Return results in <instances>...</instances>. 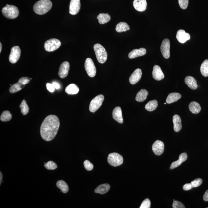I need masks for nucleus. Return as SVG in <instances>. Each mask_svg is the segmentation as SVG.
I'll list each match as a JSON object with an SVG mask.
<instances>
[{
    "label": "nucleus",
    "instance_id": "1",
    "mask_svg": "<svg viewBox=\"0 0 208 208\" xmlns=\"http://www.w3.org/2000/svg\"><path fill=\"white\" fill-rule=\"evenodd\" d=\"M60 126V120L56 116H47L40 126V133L42 138L46 141H52L58 133Z\"/></svg>",
    "mask_w": 208,
    "mask_h": 208
},
{
    "label": "nucleus",
    "instance_id": "2",
    "mask_svg": "<svg viewBox=\"0 0 208 208\" xmlns=\"http://www.w3.org/2000/svg\"><path fill=\"white\" fill-rule=\"evenodd\" d=\"M52 7V3L49 0H40L33 7L35 13L39 15H44L49 12Z\"/></svg>",
    "mask_w": 208,
    "mask_h": 208
},
{
    "label": "nucleus",
    "instance_id": "3",
    "mask_svg": "<svg viewBox=\"0 0 208 208\" xmlns=\"http://www.w3.org/2000/svg\"><path fill=\"white\" fill-rule=\"evenodd\" d=\"M94 49L98 61L101 64H103L107 59V52L106 49L99 44L94 45Z\"/></svg>",
    "mask_w": 208,
    "mask_h": 208
},
{
    "label": "nucleus",
    "instance_id": "4",
    "mask_svg": "<svg viewBox=\"0 0 208 208\" xmlns=\"http://www.w3.org/2000/svg\"><path fill=\"white\" fill-rule=\"evenodd\" d=\"M2 12L4 16L9 19L16 18L19 14V10L17 7L9 4H7L2 8Z\"/></svg>",
    "mask_w": 208,
    "mask_h": 208
},
{
    "label": "nucleus",
    "instance_id": "5",
    "mask_svg": "<svg viewBox=\"0 0 208 208\" xmlns=\"http://www.w3.org/2000/svg\"><path fill=\"white\" fill-rule=\"evenodd\" d=\"M108 162L112 166H119L123 163V157L121 155L117 153H110L108 155Z\"/></svg>",
    "mask_w": 208,
    "mask_h": 208
},
{
    "label": "nucleus",
    "instance_id": "6",
    "mask_svg": "<svg viewBox=\"0 0 208 208\" xmlns=\"http://www.w3.org/2000/svg\"><path fill=\"white\" fill-rule=\"evenodd\" d=\"M61 46V42L58 39L52 38L47 40L44 44L46 51L50 52L58 49Z\"/></svg>",
    "mask_w": 208,
    "mask_h": 208
},
{
    "label": "nucleus",
    "instance_id": "7",
    "mask_svg": "<svg viewBox=\"0 0 208 208\" xmlns=\"http://www.w3.org/2000/svg\"><path fill=\"white\" fill-rule=\"evenodd\" d=\"M104 100V97L102 94H99L94 98L90 102V111L92 113L95 112L102 106Z\"/></svg>",
    "mask_w": 208,
    "mask_h": 208
},
{
    "label": "nucleus",
    "instance_id": "8",
    "mask_svg": "<svg viewBox=\"0 0 208 208\" xmlns=\"http://www.w3.org/2000/svg\"><path fill=\"white\" fill-rule=\"evenodd\" d=\"M85 70L87 74L91 78L95 76L96 73V69L95 66L92 60L90 58L86 59L84 64Z\"/></svg>",
    "mask_w": 208,
    "mask_h": 208
},
{
    "label": "nucleus",
    "instance_id": "9",
    "mask_svg": "<svg viewBox=\"0 0 208 208\" xmlns=\"http://www.w3.org/2000/svg\"><path fill=\"white\" fill-rule=\"evenodd\" d=\"M21 51L18 46H15L12 48L9 60L12 64H15L18 61L21 56Z\"/></svg>",
    "mask_w": 208,
    "mask_h": 208
},
{
    "label": "nucleus",
    "instance_id": "10",
    "mask_svg": "<svg viewBox=\"0 0 208 208\" xmlns=\"http://www.w3.org/2000/svg\"><path fill=\"white\" fill-rule=\"evenodd\" d=\"M161 52L163 56L166 59H168L170 56V41L168 39H165L163 40L160 47Z\"/></svg>",
    "mask_w": 208,
    "mask_h": 208
},
{
    "label": "nucleus",
    "instance_id": "11",
    "mask_svg": "<svg viewBox=\"0 0 208 208\" xmlns=\"http://www.w3.org/2000/svg\"><path fill=\"white\" fill-rule=\"evenodd\" d=\"M81 8L80 0H71L69 5V13L71 14L75 15L79 13Z\"/></svg>",
    "mask_w": 208,
    "mask_h": 208
},
{
    "label": "nucleus",
    "instance_id": "12",
    "mask_svg": "<svg viewBox=\"0 0 208 208\" xmlns=\"http://www.w3.org/2000/svg\"><path fill=\"white\" fill-rule=\"evenodd\" d=\"M70 64L68 62L65 61L62 63L60 67L59 76L61 78H65L68 74Z\"/></svg>",
    "mask_w": 208,
    "mask_h": 208
},
{
    "label": "nucleus",
    "instance_id": "13",
    "mask_svg": "<svg viewBox=\"0 0 208 208\" xmlns=\"http://www.w3.org/2000/svg\"><path fill=\"white\" fill-rule=\"evenodd\" d=\"M152 150L155 155H160L164 150V144L162 141H156L152 145Z\"/></svg>",
    "mask_w": 208,
    "mask_h": 208
},
{
    "label": "nucleus",
    "instance_id": "14",
    "mask_svg": "<svg viewBox=\"0 0 208 208\" xmlns=\"http://www.w3.org/2000/svg\"><path fill=\"white\" fill-rule=\"evenodd\" d=\"M176 38L180 43L183 44L190 40L191 36L188 33L185 32L184 30L180 29L177 31Z\"/></svg>",
    "mask_w": 208,
    "mask_h": 208
},
{
    "label": "nucleus",
    "instance_id": "15",
    "mask_svg": "<svg viewBox=\"0 0 208 208\" xmlns=\"http://www.w3.org/2000/svg\"><path fill=\"white\" fill-rule=\"evenodd\" d=\"M152 76L154 79L157 81L161 80L164 79L165 76L161 67L157 65L154 66Z\"/></svg>",
    "mask_w": 208,
    "mask_h": 208
},
{
    "label": "nucleus",
    "instance_id": "16",
    "mask_svg": "<svg viewBox=\"0 0 208 208\" xmlns=\"http://www.w3.org/2000/svg\"><path fill=\"white\" fill-rule=\"evenodd\" d=\"M142 74L141 69L138 68L136 69L129 77V82L132 84H136L141 79Z\"/></svg>",
    "mask_w": 208,
    "mask_h": 208
},
{
    "label": "nucleus",
    "instance_id": "17",
    "mask_svg": "<svg viewBox=\"0 0 208 208\" xmlns=\"http://www.w3.org/2000/svg\"><path fill=\"white\" fill-rule=\"evenodd\" d=\"M133 5L137 11L143 12L147 9V4L146 0H134Z\"/></svg>",
    "mask_w": 208,
    "mask_h": 208
},
{
    "label": "nucleus",
    "instance_id": "18",
    "mask_svg": "<svg viewBox=\"0 0 208 208\" xmlns=\"http://www.w3.org/2000/svg\"><path fill=\"white\" fill-rule=\"evenodd\" d=\"M112 115L113 118L117 122L121 124L123 123L122 113L121 108L120 107L117 106L114 108L113 111Z\"/></svg>",
    "mask_w": 208,
    "mask_h": 208
},
{
    "label": "nucleus",
    "instance_id": "19",
    "mask_svg": "<svg viewBox=\"0 0 208 208\" xmlns=\"http://www.w3.org/2000/svg\"><path fill=\"white\" fill-rule=\"evenodd\" d=\"M147 52L146 49L144 48H141L139 49H135L131 51L129 55V58L133 59L137 57L143 56L145 55Z\"/></svg>",
    "mask_w": 208,
    "mask_h": 208
},
{
    "label": "nucleus",
    "instance_id": "20",
    "mask_svg": "<svg viewBox=\"0 0 208 208\" xmlns=\"http://www.w3.org/2000/svg\"><path fill=\"white\" fill-rule=\"evenodd\" d=\"M188 156L187 154L185 153L181 154L179 156V159L177 161L173 162L171 164L170 167V169L172 170L177 168L181 165L182 163L185 162L187 159Z\"/></svg>",
    "mask_w": 208,
    "mask_h": 208
},
{
    "label": "nucleus",
    "instance_id": "21",
    "mask_svg": "<svg viewBox=\"0 0 208 208\" xmlns=\"http://www.w3.org/2000/svg\"><path fill=\"white\" fill-rule=\"evenodd\" d=\"M173 128L176 132H179L182 129V121L180 116L177 114L173 116Z\"/></svg>",
    "mask_w": 208,
    "mask_h": 208
},
{
    "label": "nucleus",
    "instance_id": "22",
    "mask_svg": "<svg viewBox=\"0 0 208 208\" xmlns=\"http://www.w3.org/2000/svg\"><path fill=\"white\" fill-rule=\"evenodd\" d=\"M185 83L191 89L195 90L198 88L197 81L192 76H187L185 79Z\"/></svg>",
    "mask_w": 208,
    "mask_h": 208
},
{
    "label": "nucleus",
    "instance_id": "23",
    "mask_svg": "<svg viewBox=\"0 0 208 208\" xmlns=\"http://www.w3.org/2000/svg\"><path fill=\"white\" fill-rule=\"evenodd\" d=\"M181 95L177 93H170L167 97L166 102L167 103L171 104L173 102H177L181 98Z\"/></svg>",
    "mask_w": 208,
    "mask_h": 208
},
{
    "label": "nucleus",
    "instance_id": "24",
    "mask_svg": "<svg viewBox=\"0 0 208 208\" xmlns=\"http://www.w3.org/2000/svg\"><path fill=\"white\" fill-rule=\"evenodd\" d=\"M79 90V87L76 84H71L66 87L65 91L68 94L74 95L78 94Z\"/></svg>",
    "mask_w": 208,
    "mask_h": 208
},
{
    "label": "nucleus",
    "instance_id": "25",
    "mask_svg": "<svg viewBox=\"0 0 208 208\" xmlns=\"http://www.w3.org/2000/svg\"><path fill=\"white\" fill-rule=\"evenodd\" d=\"M148 94V92L147 90L141 89L137 93L136 97V100L139 102H143L147 99Z\"/></svg>",
    "mask_w": 208,
    "mask_h": 208
},
{
    "label": "nucleus",
    "instance_id": "26",
    "mask_svg": "<svg viewBox=\"0 0 208 208\" xmlns=\"http://www.w3.org/2000/svg\"><path fill=\"white\" fill-rule=\"evenodd\" d=\"M189 109L192 114H198L201 111V107L198 102H192L189 105Z\"/></svg>",
    "mask_w": 208,
    "mask_h": 208
},
{
    "label": "nucleus",
    "instance_id": "27",
    "mask_svg": "<svg viewBox=\"0 0 208 208\" xmlns=\"http://www.w3.org/2000/svg\"><path fill=\"white\" fill-rule=\"evenodd\" d=\"M99 23L101 25L107 23L111 19V17L108 13H100L97 16Z\"/></svg>",
    "mask_w": 208,
    "mask_h": 208
},
{
    "label": "nucleus",
    "instance_id": "28",
    "mask_svg": "<svg viewBox=\"0 0 208 208\" xmlns=\"http://www.w3.org/2000/svg\"><path fill=\"white\" fill-rule=\"evenodd\" d=\"M110 188V186L108 184H103L98 187L95 190L96 193L104 194L108 192Z\"/></svg>",
    "mask_w": 208,
    "mask_h": 208
},
{
    "label": "nucleus",
    "instance_id": "29",
    "mask_svg": "<svg viewBox=\"0 0 208 208\" xmlns=\"http://www.w3.org/2000/svg\"><path fill=\"white\" fill-rule=\"evenodd\" d=\"M130 29L129 25L126 22H120L117 24L116 26V31L118 33H122L123 32H126Z\"/></svg>",
    "mask_w": 208,
    "mask_h": 208
},
{
    "label": "nucleus",
    "instance_id": "30",
    "mask_svg": "<svg viewBox=\"0 0 208 208\" xmlns=\"http://www.w3.org/2000/svg\"><path fill=\"white\" fill-rule=\"evenodd\" d=\"M158 106V102L156 100L150 101L146 104L145 108L147 110L149 111H152L156 109Z\"/></svg>",
    "mask_w": 208,
    "mask_h": 208
},
{
    "label": "nucleus",
    "instance_id": "31",
    "mask_svg": "<svg viewBox=\"0 0 208 208\" xmlns=\"http://www.w3.org/2000/svg\"><path fill=\"white\" fill-rule=\"evenodd\" d=\"M56 186L61 190L63 193H67L69 191V187L67 184L64 181L60 180L57 182Z\"/></svg>",
    "mask_w": 208,
    "mask_h": 208
},
{
    "label": "nucleus",
    "instance_id": "32",
    "mask_svg": "<svg viewBox=\"0 0 208 208\" xmlns=\"http://www.w3.org/2000/svg\"><path fill=\"white\" fill-rule=\"evenodd\" d=\"M200 71L202 76H208V60H205L201 64Z\"/></svg>",
    "mask_w": 208,
    "mask_h": 208
},
{
    "label": "nucleus",
    "instance_id": "33",
    "mask_svg": "<svg viewBox=\"0 0 208 208\" xmlns=\"http://www.w3.org/2000/svg\"><path fill=\"white\" fill-rule=\"evenodd\" d=\"M12 117V114L9 111H5L1 114L0 120L2 121L6 122L10 121Z\"/></svg>",
    "mask_w": 208,
    "mask_h": 208
},
{
    "label": "nucleus",
    "instance_id": "34",
    "mask_svg": "<svg viewBox=\"0 0 208 208\" xmlns=\"http://www.w3.org/2000/svg\"><path fill=\"white\" fill-rule=\"evenodd\" d=\"M21 109V112L23 115H25L28 114L29 111V108L28 105H27L26 101L25 100H22L20 105Z\"/></svg>",
    "mask_w": 208,
    "mask_h": 208
},
{
    "label": "nucleus",
    "instance_id": "35",
    "mask_svg": "<svg viewBox=\"0 0 208 208\" xmlns=\"http://www.w3.org/2000/svg\"><path fill=\"white\" fill-rule=\"evenodd\" d=\"M22 85L17 83L12 85L10 89V92L11 93H14L18 92L22 89Z\"/></svg>",
    "mask_w": 208,
    "mask_h": 208
},
{
    "label": "nucleus",
    "instance_id": "36",
    "mask_svg": "<svg viewBox=\"0 0 208 208\" xmlns=\"http://www.w3.org/2000/svg\"><path fill=\"white\" fill-rule=\"evenodd\" d=\"M44 166L45 168L49 170H54L58 168L56 164L52 161H49L45 164Z\"/></svg>",
    "mask_w": 208,
    "mask_h": 208
},
{
    "label": "nucleus",
    "instance_id": "37",
    "mask_svg": "<svg viewBox=\"0 0 208 208\" xmlns=\"http://www.w3.org/2000/svg\"><path fill=\"white\" fill-rule=\"evenodd\" d=\"M203 180L202 179L200 178L197 179L195 180L192 181L191 182V184H192L193 187L195 188L200 186L202 183Z\"/></svg>",
    "mask_w": 208,
    "mask_h": 208
},
{
    "label": "nucleus",
    "instance_id": "38",
    "mask_svg": "<svg viewBox=\"0 0 208 208\" xmlns=\"http://www.w3.org/2000/svg\"><path fill=\"white\" fill-rule=\"evenodd\" d=\"M151 207V202L148 198H146L141 203L140 208H150Z\"/></svg>",
    "mask_w": 208,
    "mask_h": 208
},
{
    "label": "nucleus",
    "instance_id": "39",
    "mask_svg": "<svg viewBox=\"0 0 208 208\" xmlns=\"http://www.w3.org/2000/svg\"><path fill=\"white\" fill-rule=\"evenodd\" d=\"M84 168L88 171H91L93 169V165L89 161L86 160L84 162Z\"/></svg>",
    "mask_w": 208,
    "mask_h": 208
},
{
    "label": "nucleus",
    "instance_id": "40",
    "mask_svg": "<svg viewBox=\"0 0 208 208\" xmlns=\"http://www.w3.org/2000/svg\"><path fill=\"white\" fill-rule=\"evenodd\" d=\"M179 3L181 8L185 10L188 7V0H179Z\"/></svg>",
    "mask_w": 208,
    "mask_h": 208
},
{
    "label": "nucleus",
    "instance_id": "41",
    "mask_svg": "<svg viewBox=\"0 0 208 208\" xmlns=\"http://www.w3.org/2000/svg\"><path fill=\"white\" fill-rule=\"evenodd\" d=\"M30 80L29 78L28 77H22L19 79L18 83L22 86H25L29 83Z\"/></svg>",
    "mask_w": 208,
    "mask_h": 208
},
{
    "label": "nucleus",
    "instance_id": "42",
    "mask_svg": "<svg viewBox=\"0 0 208 208\" xmlns=\"http://www.w3.org/2000/svg\"><path fill=\"white\" fill-rule=\"evenodd\" d=\"M173 208H185V207L183 203L181 202L175 200L173 202Z\"/></svg>",
    "mask_w": 208,
    "mask_h": 208
},
{
    "label": "nucleus",
    "instance_id": "43",
    "mask_svg": "<svg viewBox=\"0 0 208 208\" xmlns=\"http://www.w3.org/2000/svg\"><path fill=\"white\" fill-rule=\"evenodd\" d=\"M46 88L47 90L51 93H53L55 90V88L52 84L48 83L46 84Z\"/></svg>",
    "mask_w": 208,
    "mask_h": 208
},
{
    "label": "nucleus",
    "instance_id": "44",
    "mask_svg": "<svg viewBox=\"0 0 208 208\" xmlns=\"http://www.w3.org/2000/svg\"><path fill=\"white\" fill-rule=\"evenodd\" d=\"M193 188V187L191 183L185 184L183 187V189L185 191H189V190L192 189Z\"/></svg>",
    "mask_w": 208,
    "mask_h": 208
},
{
    "label": "nucleus",
    "instance_id": "45",
    "mask_svg": "<svg viewBox=\"0 0 208 208\" xmlns=\"http://www.w3.org/2000/svg\"><path fill=\"white\" fill-rule=\"evenodd\" d=\"M203 199L205 201H208V190L205 192L203 196Z\"/></svg>",
    "mask_w": 208,
    "mask_h": 208
},
{
    "label": "nucleus",
    "instance_id": "46",
    "mask_svg": "<svg viewBox=\"0 0 208 208\" xmlns=\"http://www.w3.org/2000/svg\"><path fill=\"white\" fill-rule=\"evenodd\" d=\"M52 84H53L54 87L55 89H59L60 88V86L59 84L56 82H53L52 83Z\"/></svg>",
    "mask_w": 208,
    "mask_h": 208
},
{
    "label": "nucleus",
    "instance_id": "47",
    "mask_svg": "<svg viewBox=\"0 0 208 208\" xmlns=\"http://www.w3.org/2000/svg\"><path fill=\"white\" fill-rule=\"evenodd\" d=\"M0 185H1V183H2V172H0Z\"/></svg>",
    "mask_w": 208,
    "mask_h": 208
},
{
    "label": "nucleus",
    "instance_id": "48",
    "mask_svg": "<svg viewBox=\"0 0 208 208\" xmlns=\"http://www.w3.org/2000/svg\"><path fill=\"white\" fill-rule=\"evenodd\" d=\"M2 45L1 43H0V52H1V51H2Z\"/></svg>",
    "mask_w": 208,
    "mask_h": 208
},
{
    "label": "nucleus",
    "instance_id": "49",
    "mask_svg": "<svg viewBox=\"0 0 208 208\" xmlns=\"http://www.w3.org/2000/svg\"><path fill=\"white\" fill-rule=\"evenodd\" d=\"M30 80H31V79H32V78H30Z\"/></svg>",
    "mask_w": 208,
    "mask_h": 208
},
{
    "label": "nucleus",
    "instance_id": "50",
    "mask_svg": "<svg viewBox=\"0 0 208 208\" xmlns=\"http://www.w3.org/2000/svg\"><path fill=\"white\" fill-rule=\"evenodd\" d=\"M207 208H208V207H207Z\"/></svg>",
    "mask_w": 208,
    "mask_h": 208
}]
</instances>
